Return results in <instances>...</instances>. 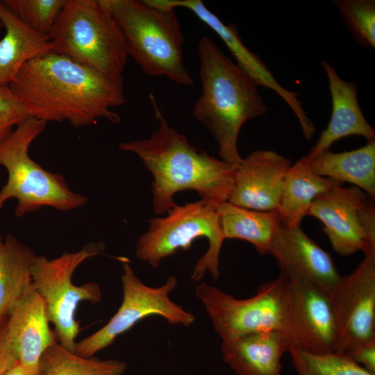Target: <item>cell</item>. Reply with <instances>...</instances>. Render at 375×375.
<instances>
[{"label": "cell", "instance_id": "obj_1", "mask_svg": "<svg viewBox=\"0 0 375 375\" xmlns=\"http://www.w3.org/2000/svg\"><path fill=\"white\" fill-rule=\"evenodd\" d=\"M122 83L52 51L25 63L8 86L30 117L78 128L121 121L113 109L125 102Z\"/></svg>", "mask_w": 375, "mask_h": 375}, {"label": "cell", "instance_id": "obj_2", "mask_svg": "<svg viewBox=\"0 0 375 375\" xmlns=\"http://www.w3.org/2000/svg\"><path fill=\"white\" fill-rule=\"evenodd\" d=\"M150 99L158 127L148 138L124 142L119 149L137 155L153 176L152 205L156 214L163 215L176 203L174 196L192 190L201 200L217 208L228 201L238 166L198 151L186 136L172 128Z\"/></svg>", "mask_w": 375, "mask_h": 375}, {"label": "cell", "instance_id": "obj_3", "mask_svg": "<svg viewBox=\"0 0 375 375\" xmlns=\"http://www.w3.org/2000/svg\"><path fill=\"white\" fill-rule=\"evenodd\" d=\"M201 94L193 115L212 135L224 161L238 166V141L242 125L265 115L268 107L257 85L207 37L198 43Z\"/></svg>", "mask_w": 375, "mask_h": 375}, {"label": "cell", "instance_id": "obj_4", "mask_svg": "<svg viewBox=\"0 0 375 375\" xmlns=\"http://www.w3.org/2000/svg\"><path fill=\"white\" fill-rule=\"evenodd\" d=\"M117 22L128 57L148 76L166 77L185 86L194 81L183 62L184 37L176 9L147 0H101Z\"/></svg>", "mask_w": 375, "mask_h": 375}, {"label": "cell", "instance_id": "obj_5", "mask_svg": "<svg viewBox=\"0 0 375 375\" xmlns=\"http://www.w3.org/2000/svg\"><path fill=\"white\" fill-rule=\"evenodd\" d=\"M49 37L53 52L123 82L126 43L101 0H67Z\"/></svg>", "mask_w": 375, "mask_h": 375}, {"label": "cell", "instance_id": "obj_6", "mask_svg": "<svg viewBox=\"0 0 375 375\" xmlns=\"http://www.w3.org/2000/svg\"><path fill=\"white\" fill-rule=\"evenodd\" d=\"M47 122L29 117L0 142V165L8 180L0 191V209L3 203L16 199L17 217L43 206L69 211L83 206L87 197L70 190L64 176L43 169L28 155L31 143L44 131Z\"/></svg>", "mask_w": 375, "mask_h": 375}, {"label": "cell", "instance_id": "obj_7", "mask_svg": "<svg viewBox=\"0 0 375 375\" xmlns=\"http://www.w3.org/2000/svg\"><path fill=\"white\" fill-rule=\"evenodd\" d=\"M216 209L200 200L176 204L165 217L149 219L147 231L137 241L136 256L157 267L163 258L180 249L187 251L196 239L206 238L208 248L197 262L191 278L199 281L208 271L217 279L219 253L225 238Z\"/></svg>", "mask_w": 375, "mask_h": 375}, {"label": "cell", "instance_id": "obj_8", "mask_svg": "<svg viewBox=\"0 0 375 375\" xmlns=\"http://www.w3.org/2000/svg\"><path fill=\"white\" fill-rule=\"evenodd\" d=\"M104 249L102 242H90L76 252H65L55 258L36 256L31 266L32 287L45 303L57 342L72 352L74 351L80 331L79 322L76 319L78 304L83 301L98 303L102 297L98 283L88 282L76 285L72 283V276L83 262Z\"/></svg>", "mask_w": 375, "mask_h": 375}, {"label": "cell", "instance_id": "obj_9", "mask_svg": "<svg viewBox=\"0 0 375 375\" xmlns=\"http://www.w3.org/2000/svg\"><path fill=\"white\" fill-rule=\"evenodd\" d=\"M121 277L123 299L108 322L93 334L76 343L74 353L85 358L110 345L121 334L145 317L158 316L169 324L188 327L195 321L194 315L174 303L169 297L178 283L170 276L162 285L153 288L144 284L128 263L123 265Z\"/></svg>", "mask_w": 375, "mask_h": 375}, {"label": "cell", "instance_id": "obj_10", "mask_svg": "<svg viewBox=\"0 0 375 375\" xmlns=\"http://www.w3.org/2000/svg\"><path fill=\"white\" fill-rule=\"evenodd\" d=\"M287 282L281 273L262 284L255 295L244 299L203 283L196 287V295L222 342H230L259 331H281Z\"/></svg>", "mask_w": 375, "mask_h": 375}, {"label": "cell", "instance_id": "obj_11", "mask_svg": "<svg viewBox=\"0 0 375 375\" xmlns=\"http://www.w3.org/2000/svg\"><path fill=\"white\" fill-rule=\"evenodd\" d=\"M308 215L324 225L333 249L347 256L362 251L375 254L374 198L356 186H336L318 195Z\"/></svg>", "mask_w": 375, "mask_h": 375}, {"label": "cell", "instance_id": "obj_12", "mask_svg": "<svg viewBox=\"0 0 375 375\" xmlns=\"http://www.w3.org/2000/svg\"><path fill=\"white\" fill-rule=\"evenodd\" d=\"M281 331L289 347L312 353L335 351V322L329 296L311 283L288 280Z\"/></svg>", "mask_w": 375, "mask_h": 375}, {"label": "cell", "instance_id": "obj_13", "mask_svg": "<svg viewBox=\"0 0 375 375\" xmlns=\"http://www.w3.org/2000/svg\"><path fill=\"white\" fill-rule=\"evenodd\" d=\"M336 328L335 351L375 340V254H367L357 268L342 276L329 297Z\"/></svg>", "mask_w": 375, "mask_h": 375}, {"label": "cell", "instance_id": "obj_14", "mask_svg": "<svg viewBox=\"0 0 375 375\" xmlns=\"http://www.w3.org/2000/svg\"><path fill=\"white\" fill-rule=\"evenodd\" d=\"M147 2L160 8H183L192 12L219 35L235 58L237 65L257 86L274 90L285 101L296 115L304 138L307 140L312 138L316 129L298 99L299 93L290 91L278 83L261 58L244 44L235 24H224L201 0H147Z\"/></svg>", "mask_w": 375, "mask_h": 375}, {"label": "cell", "instance_id": "obj_15", "mask_svg": "<svg viewBox=\"0 0 375 375\" xmlns=\"http://www.w3.org/2000/svg\"><path fill=\"white\" fill-rule=\"evenodd\" d=\"M269 254L276 260L289 281L307 282L329 297L341 281L331 256L310 239L301 226H278Z\"/></svg>", "mask_w": 375, "mask_h": 375}, {"label": "cell", "instance_id": "obj_16", "mask_svg": "<svg viewBox=\"0 0 375 375\" xmlns=\"http://www.w3.org/2000/svg\"><path fill=\"white\" fill-rule=\"evenodd\" d=\"M291 160L271 150L249 153L238 166L228 202L261 211H276Z\"/></svg>", "mask_w": 375, "mask_h": 375}, {"label": "cell", "instance_id": "obj_17", "mask_svg": "<svg viewBox=\"0 0 375 375\" xmlns=\"http://www.w3.org/2000/svg\"><path fill=\"white\" fill-rule=\"evenodd\" d=\"M49 323L45 303L33 288L11 311L8 319V332L18 362L24 366L39 369L44 353L57 342Z\"/></svg>", "mask_w": 375, "mask_h": 375}, {"label": "cell", "instance_id": "obj_18", "mask_svg": "<svg viewBox=\"0 0 375 375\" xmlns=\"http://www.w3.org/2000/svg\"><path fill=\"white\" fill-rule=\"evenodd\" d=\"M328 81L332 112L326 129L310 149L308 157L330 149L338 140L351 135L365 138L368 142L375 141V130L367 122L358 100V88L353 81L342 80L327 61L322 60Z\"/></svg>", "mask_w": 375, "mask_h": 375}, {"label": "cell", "instance_id": "obj_19", "mask_svg": "<svg viewBox=\"0 0 375 375\" xmlns=\"http://www.w3.org/2000/svg\"><path fill=\"white\" fill-rule=\"evenodd\" d=\"M288 349L278 330L249 334L221 346L224 361L237 375H281V357Z\"/></svg>", "mask_w": 375, "mask_h": 375}, {"label": "cell", "instance_id": "obj_20", "mask_svg": "<svg viewBox=\"0 0 375 375\" xmlns=\"http://www.w3.org/2000/svg\"><path fill=\"white\" fill-rule=\"evenodd\" d=\"M0 21L6 34L0 40V86H8L29 60L52 52L50 37L24 24L0 1Z\"/></svg>", "mask_w": 375, "mask_h": 375}, {"label": "cell", "instance_id": "obj_21", "mask_svg": "<svg viewBox=\"0 0 375 375\" xmlns=\"http://www.w3.org/2000/svg\"><path fill=\"white\" fill-rule=\"evenodd\" d=\"M342 184L333 178L316 174L310 169L307 156L301 157L290 166L283 180L276 210L281 223L288 227L301 226L314 199Z\"/></svg>", "mask_w": 375, "mask_h": 375}, {"label": "cell", "instance_id": "obj_22", "mask_svg": "<svg viewBox=\"0 0 375 375\" xmlns=\"http://www.w3.org/2000/svg\"><path fill=\"white\" fill-rule=\"evenodd\" d=\"M308 158L316 174L350 183L375 198V141L349 151L325 150Z\"/></svg>", "mask_w": 375, "mask_h": 375}, {"label": "cell", "instance_id": "obj_23", "mask_svg": "<svg viewBox=\"0 0 375 375\" xmlns=\"http://www.w3.org/2000/svg\"><path fill=\"white\" fill-rule=\"evenodd\" d=\"M36 255L15 237H0V324L17 303L33 289L31 266Z\"/></svg>", "mask_w": 375, "mask_h": 375}, {"label": "cell", "instance_id": "obj_24", "mask_svg": "<svg viewBox=\"0 0 375 375\" xmlns=\"http://www.w3.org/2000/svg\"><path fill=\"white\" fill-rule=\"evenodd\" d=\"M216 210L225 239L246 240L260 254H269L272 238L281 223L277 211L251 210L228 201Z\"/></svg>", "mask_w": 375, "mask_h": 375}, {"label": "cell", "instance_id": "obj_25", "mask_svg": "<svg viewBox=\"0 0 375 375\" xmlns=\"http://www.w3.org/2000/svg\"><path fill=\"white\" fill-rule=\"evenodd\" d=\"M126 367L117 360L80 356L58 342L45 351L40 364L41 375H122Z\"/></svg>", "mask_w": 375, "mask_h": 375}, {"label": "cell", "instance_id": "obj_26", "mask_svg": "<svg viewBox=\"0 0 375 375\" xmlns=\"http://www.w3.org/2000/svg\"><path fill=\"white\" fill-rule=\"evenodd\" d=\"M288 351L297 375H375L344 352L312 353L294 347Z\"/></svg>", "mask_w": 375, "mask_h": 375}, {"label": "cell", "instance_id": "obj_27", "mask_svg": "<svg viewBox=\"0 0 375 375\" xmlns=\"http://www.w3.org/2000/svg\"><path fill=\"white\" fill-rule=\"evenodd\" d=\"M340 15L355 41L375 48V1L333 0Z\"/></svg>", "mask_w": 375, "mask_h": 375}, {"label": "cell", "instance_id": "obj_28", "mask_svg": "<svg viewBox=\"0 0 375 375\" xmlns=\"http://www.w3.org/2000/svg\"><path fill=\"white\" fill-rule=\"evenodd\" d=\"M6 6L28 27L49 33L67 0H3Z\"/></svg>", "mask_w": 375, "mask_h": 375}, {"label": "cell", "instance_id": "obj_29", "mask_svg": "<svg viewBox=\"0 0 375 375\" xmlns=\"http://www.w3.org/2000/svg\"><path fill=\"white\" fill-rule=\"evenodd\" d=\"M29 117L9 86H0V142Z\"/></svg>", "mask_w": 375, "mask_h": 375}, {"label": "cell", "instance_id": "obj_30", "mask_svg": "<svg viewBox=\"0 0 375 375\" xmlns=\"http://www.w3.org/2000/svg\"><path fill=\"white\" fill-rule=\"evenodd\" d=\"M18 362L8 326V319L0 324V375H3Z\"/></svg>", "mask_w": 375, "mask_h": 375}, {"label": "cell", "instance_id": "obj_31", "mask_svg": "<svg viewBox=\"0 0 375 375\" xmlns=\"http://www.w3.org/2000/svg\"><path fill=\"white\" fill-rule=\"evenodd\" d=\"M346 353L365 369L375 374V340L356 345Z\"/></svg>", "mask_w": 375, "mask_h": 375}, {"label": "cell", "instance_id": "obj_32", "mask_svg": "<svg viewBox=\"0 0 375 375\" xmlns=\"http://www.w3.org/2000/svg\"><path fill=\"white\" fill-rule=\"evenodd\" d=\"M3 375H41V372L40 368L39 369H29L17 362Z\"/></svg>", "mask_w": 375, "mask_h": 375}, {"label": "cell", "instance_id": "obj_33", "mask_svg": "<svg viewBox=\"0 0 375 375\" xmlns=\"http://www.w3.org/2000/svg\"><path fill=\"white\" fill-rule=\"evenodd\" d=\"M3 27V24L1 23V22L0 21V29Z\"/></svg>", "mask_w": 375, "mask_h": 375}]
</instances>
